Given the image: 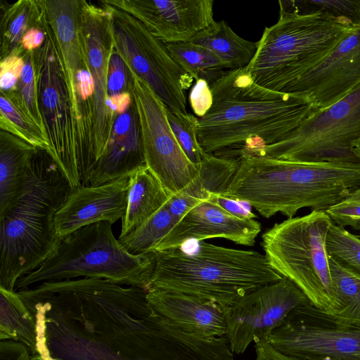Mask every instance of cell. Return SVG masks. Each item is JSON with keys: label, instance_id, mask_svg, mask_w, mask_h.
<instances>
[{"label": "cell", "instance_id": "17", "mask_svg": "<svg viewBox=\"0 0 360 360\" xmlns=\"http://www.w3.org/2000/svg\"><path fill=\"white\" fill-rule=\"evenodd\" d=\"M360 84V28L284 93L307 96L319 110L339 101Z\"/></svg>", "mask_w": 360, "mask_h": 360}, {"label": "cell", "instance_id": "2", "mask_svg": "<svg viewBox=\"0 0 360 360\" xmlns=\"http://www.w3.org/2000/svg\"><path fill=\"white\" fill-rule=\"evenodd\" d=\"M210 88L212 105L196 126L206 153L274 144L319 110L307 96L260 86L245 68L226 70Z\"/></svg>", "mask_w": 360, "mask_h": 360}, {"label": "cell", "instance_id": "12", "mask_svg": "<svg viewBox=\"0 0 360 360\" xmlns=\"http://www.w3.org/2000/svg\"><path fill=\"white\" fill-rule=\"evenodd\" d=\"M34 60L39 109L49 144L48 153L71 188L79 186L82 183L68 89L57 43L49 25L44 44L34 51Z\"/></svg>", "mask_w": 360, "mask_h": 360}, {"label": "cell", "instance_id": "24", "mask_svg": "<svg viewBox=\"0 0 360 360\" xmlns=\"http://www.w3.org/2000/svg\"><path fill=\"white\" fill-rule=\"evenodd\" d=\"M172 195L146 166L131 174L129 177L127 208L119 238L150 219L167 202Z\"/></svg>", "mask_w": 360, "mask_h": 360}, {"label": "cell", "instance_id": "30", "mask_svg": "<svg viewBox=\"0 0 360 360\" xmlns=\"http://www.w3.org/2000/svg\"><path fill=\"white\" fill-rule=\"evenodd\" d=\"M177 222L178 220L169 212L166 203L150 219L118 239L131 254L152 253Z\"/></svg>", "mask_w": 360, "mask_h": 360}, {"label": "cell", "instance_id": "18", "mask_svg": "<svg viewBox=\"0 0 360 360\" xmlns=\"http://www.w3.org/2000/svg\"><path fill=\"white\" fill-rule=\"evenodd\" d=\"M129 177L120 178L98 186L71 188L54 217L58 237L63 240L75 231L95 223L113 224L122 219L127 201Z\"/></svg>", "mask_w": 360, "mask_h": 360}, {"label": "cell", "instance_id": "32", "mask_svg": "<svg viewBox=\"0 0 360 360\" xmlns=\"http://www.w3.org/2000/svg\"><path fill=\"white\" fill-rule=\"evenodd\" d=\"M329 264L336 301L335 308L330 314L360 320V279L345 271L330 257Z\"/></svg>", "mask_w": 360, "mask_h": 360}, {"label": "cell", "instance_id": "28", "mask_svg": "<svg viewBox=\"0 0 360 360\" xmlns=\"http://www.w3.org/2000/svg\"><path fill=\"white\" fill-rule=\"evenodd\" d=\"M173 59L195 81L204 79L210 85L228 69L212 51L191 41L165 44Z\"/></svg>", "mask_w": 360, "mask_h": 360}, {"label": "cell", "instance_id": "21", "mask_svg": "<svg viewBox=\"0 0 360 360\" xmlns=\"http://www.w3.org/2000/svg\"><path fill=\"white\" fill-rule=\"evenodd\" d=\"M145 166L139 117L133 98L130 107L117 117L106 147L90 174L89 185L129 177Z\"/></svg>", "mask_w": 360, "mask_h": 360}, {"label": "cell", "instance_id": "6", "mask_svg": "<svg viewBox=\"0 0 360 360\" xmlns=\"http://www.w3.org/2000/svg\"><path fill=\"white\" fill-rule=\"evenodd\" d=\"M112 225L95 223L61 240L51 257L17 281L15 291L77 278L106 279L148 291L155 268L153 252L131 254L115 238Z\"/></svg>", "mask_w": 360, "mask_h": 360}, {"label": "cell", "instance_id": "34", "mask_svg": "<svg viewBox=\"0 0 360 360\" xmlns=\"http://www.w3.org/2000/svg\"><path fill=\"white\" fill-rule=\"evenodd\" d=\"M328 257L360 279V238L345 228L332 224L326 238Z\"/></svg>", "mask_w": 360, "mask_h": 360}, {"label": "cell", "instance_id": "42", "mask_svg": "<svg viewBox=\"0 0 360 360\" xmlns=\"http://www.w3.org/2000/svg\"><path fill=\"white\" fill-rule=\"evenodd\" d=\"M133 97L130 91L108 96L106 101L108 110L113 120L123 114L131 105Z\"/></svg>", "mask_w": 360, "mask_h": 360}, {"label": "cell", "instance_id": "41", "mask_svg": "<svg viewBox=\"0 0 360 360\" xmlns=\"http://www.w3.org/2000/svg\"><path fill=\"white\" fill-rule=\"evenodd\" d=\"M0 360H31V356L25 345L12 340H2Z\"/></svg>", "mask_w": 360, "mask_h": 360}, {"label": "cell", "instance_id": "26", "mask_svg": "<svg viewBox=\"0 0 360 360\" xmlns=\"http://www.w3.org/2000/svg\"><path fill=\"white\" fill-rule=\"evenodd\" d=\"M47 24L41 0H19L6 5L1 20V60L10 54H22L23 36L32 28Z\"/></svg>", "mask_w": 360, "mask_h": 360}, {"label": "cell", "instance_id": "39", "mask_svg": "<svg viewBox=\"0 0 360 360\" xmlns=\"http://www.w3.org/2000/svg\"><path fill=\"white\" fill-rule=\"evenodd\" d=\"M188 101L197 117L205 115L213 103L212 92L209 83L204 79L196 80L190 91Z\"/></svg>", "mask_w": 360, "mask_h": 360}, {"label": "cell", "instance_id": "37", "mask_svg": "<svg viewBox=\"0 0 360 360\" xmlns=\"http://www.w3.org/2000/svg\"><path fill=\"white\" fill-rule=\"evenodd\" d=\"M131 73L122 58L114 50L111 55L108 77V96L130 91Z\"/></svg>", "mask_w": 360, "mask_h": 360}, {"label": "cell", "instance_id": "9", "mask_svg": "<svg viewBox=\"0 0 360 360\" xmlns=\"http://www.w3.org/2000/svg\"><path fill=\"white\" fill-rule=\"evenodd\" d=\"M360 139V84L332 105L303 121L271 145L232 151L299 163H360L354 145Z\"/></svg>", "mask_w": 360, "mask_h": 360}, {"label": "cell", "instance_id": "10", "mask_svg": "<svg viewBox=\"0 0 360 360\" xmlns=\"http://www.w3.org/2000/svg\"><path fill=\"white\" fill-rule=\"evenodd\" d=\"M102 1L110 9L115 51L130 72L147 84L167 108L188 114L186 91L194 79L173 59L165 44L139 20Z\"/></svg>", "mask_w": 360, "mask_h": 360}, {"label": "cell", "instance_id": "27", "mask_svg": "<svg viewBox=\"0 0 360 360\" xmlns=\"http://www.w3.org/2000/svg\"><path fill=\"white\" fill-rule=\"evenodd\" d=\"M0 340H12L25 345L30 354L36 347L34 319L16 291L0 288Z\"/></svg>", "mask_w": 360, "mask_h": 360}, {"label": "cell", "instance_id": "33", "mask_svg": "<svg viewBox=\"0 0 360 360\" xmlns=\"http://www.w3.org/2000/svg\"><path fill=\"white\" fill-rule=\"evenodd\" d=\"M22 57L24 59V66L16 88L15 90L6 93L17 103L24 113L38 126L46 136L39 105L34 51L25 50L22 53Z\"/></svg>", "mask_w": 360, "mask_h": 360}, {"label": "cell", "instance_id": "29", "mask_svg": "<svg viewBox=\"0 0 360 360\" xmlns=\"http://www.w3.org/2000/svg\"><path fill=\"white\" fill-rule=\"evenodd\" d=\"M279 9L299 15H316L360 28V0L279 1Z\"/></svg>", "mask_w": 360, "mask_h": 360}, {"label": "cell", "instance_id": "25", "mask_svg": "<svg viewBox=\"0 0 360 360\" xmlns=\"http://www.w3.org/2000/svg\"><path fill=\"white\" fill-rule=\"evenodd\" d=\"M191 42L214 53L228 70L247 67L258 47V41H250L240 37L223 20L215 21L199 32Z\"/></svg>", "mask_w": 360, "mask_h": 360}, {"label": "cell", "instance_id": "44", "mask_svg": "<svg viewBox=\"0 0 360 360\" xmlns=\"http://www.w3.org/2000/svg\"><path fill=\"white\" fill-rule=\"evenodd\" d=\"M47 26L48 23L44 27L30 29L22 37V48L26 51H34L41 47L46 39Z\"/></svg>", "mask_w": 360, "mask_h": 360}, {"label": "cell", "instance_id": "22", "mask_svg": "<svg viewBox=\"0 0 360 360\" xmlns=\"http://www.w3.org/2000/svg\"><path fill=\"white\" fill-rule=\"evenodd\" d=\"M238 157L205 153L194 179L179 192L172 194L167 202L172 215L178 221L191 208L210 193L223 194L235 174Z\"/></svg>", "mask_w": 360, "mask_h": 360}, {"label": "cell", "instance_id": "11", "mask_svg": "<svg viewBox=\"0 0 360 360\" xmlns=\"http://www.w3.org/2000/svg\"><path fill=\"white\" fill-rule=\"evenodd\" d=\"M267 340L302 360H360V320L334 316L309 303L292 309Z\"/></svg>", "mask_w": 360, "mask_h": 360}, {"label": "cell", "instance_id": "46", "mask_svg": "<svg viewBox=\"0 0 360 360\" xmlns=\"http://www.w3.org/2000/svg\"><path fill=\"white\" fill-rule=\"evenodd\" d=\"M358 237L360 238V236H358Z\"/></svg>", "mask_w": 360, "mask_h": 360}, {"label": "cell", "instance_id": "19", "mask_svg": "<svg viewBox=\"0 0 360 360\" xmlns=\"http://www.w3.org/2000/svg\"><path fill=\"white\" fill-rule=\"evenodd\" d=\"M261 231L255 219H241L208 200L188 211L156 246L155 251L182 248L188 241L222 238L236 244L252 246Z\"/></svg>", "mask_w": 360, "mask_h": 360}, {"label": "cell", "instance_id": "3", "mask_svg": "<svg viewBox=\"0 0 360 360\" xmlns=\"http://www.w3.org/2000/svg\"><path fill=\"white\" fill-rule=\"evenodd\" d=\"M223 195L250 205L264 218L326 211L360 187V163H299L240 153Z\"/></svg>", "mask_w": 360, "mask_h": 360}, {"label": "cell", "instance_id": "31", "mask_svg": "<svg viewBox=\"0 0 360 360\" xmlns=\"http://www.w3.org/2000/svg\"><path fill=\"white\" fill-rule=\"evenodd\" d=\"M0 127L33 146L49 150L46 136L5 91L0 96Z\"/></svg>", "mask_w": 360, "mask_h": 360}, {"label": "cell", "instance_id": "4", "mask_svg": "<svg viewBox=\"0 0 360 360\" xmlns=\"http://www.w3.org/2000/svg\"><path fill=\"white\" fill-rule=\"evenodd\" d=\"M71 189L47 150L38 148L24 193L0 219V288L15 291L17 281L58 249L54 217Z\"/></svg>", "mask_w": 360, "mask_h": 360}, {"label": "cell", "instance_id": "1", "mask_svg": "<svg viewBox=\"0 0 360 360\" xmlns=\"http://www.w3.org/2000/svg\"><path fill=\"white\" fill-rule=\"evenodd\" d=\"M16 292L35 322L31 360L157 359L164 320L143 288L80 278Z\"/></svg>", "mask_w": 360, "mask_h": 360}, {"label": "cell", "instance_id": "36", "mask_svg": "<svg viewBox=\"0 0 360 360\" xmlns=\"http://www.w3.org/2000/svg\"><path fill=\"white\" fill-rule=\"evenodd\" d=\"M325 212L335 225L360 231V187Z\"/></svg>", "mask_w": 360, "mask_h": 360}, {"label": "cell", "instance_id": "13", "mask_svg": "<svg viewBox=\"0 0 360 360\" xmlns=\"http://www.w3.org/2000/svg\"><path fill=\"white\" fill-rule=\"evenodd\" d=\"M130 73V92L139 117L146 165L170 193L175 194L194 179L198 168L176 141L165 104L147 84Z\"/></svg>", "mask_w": 360, "mask_h": 360}, {"label": "cell", "instance_id": "23", "mask_svg": "<svg viewBox=\"0 0 360 360\" xmlns=\"http://www.w3.org/2000/svg\"><path fill=\"white\" fill-rule=\"evenodd\" d=\"M37 148L1 129L0 219L17 202L27 187Z\"/></svg>", "mask_w": 360, "mask_h": 360}, {"label": "cell", "instance_id": "14", "mask_svg": "<svg viewBox=\"0 0 360 360\" xmlns=\"http://www.w3.org/2000/svg\"><path fill=\"white\" fill-rule=\"evenodd\" d=\"M311 303L291 280H281L255 290L228 307L226 338L233 354L243 353L257 340H268L295 308Z\"/></svg>", "mask_w": 360, "mask_h": 360}, {"label": "cell", "instance_id": "8", "mask_svg": "<svg viewBox=\"0 0 360 360\" xmlns=\"http://www.w3.org/2000/svg\"><path fill=\"white\" fill-rule=\"evenodd\" d=\"M333 224L324 211L274 224L262 236V246L271 265L291 280L316 308L331 314L336 301L326 238Z\"/></svg>", "mask_w": 360, "mask_h": 360}, {"label": "cell", "instance_id": "20", "mask_svg": "<svg viewBox=\"0 0 360 360\" xmlns=\"http://www.w3.org/2000/svg\"><path fill=\"white\" fill-rule=\"evenodd\" d=\"M147 300L156 314L186 333L204 338L226 335L228 307L162 290H148Z\"/></svg>", "mask_w": 360, "mask_h": 360}, {"label": "cell", "instance_id": "15", "mask_svg": "<svg viewBox=\"0 0 360 360\" xmlns=\"http://www.w3.org/2000/svg\"><path fill=\"white\" fill-rule=\"evenodd\" d=\"M80 0V35L94 82V155L98 162L111 136L115 120L106 101L109 63L114 43L110 30V12L102 1Z\"/></svg>", "mask_w": 360, "mask_h": 360}, {"label": "cell", "instance_id": "5", "mask_svg": "<svg viewBox=\"0 0 360 360\" xmlns=\"http://www.w3.org/2000/svg\"><path fill=\"white\" fill-rule=\"evenodd\" d=\"M149 290L176 292L230 307L248 293L283 276L265 255L198 241L193 251L153 252Z\"/></svg>", "mask_w": 360, "mask_h": 360}, {"label": "cell", "instance_id": "40", "mask_svg": "<svg viewBox=\"0 0 360 360\" xmlns=\"http://www.w3.org/2000/svg\"><path fill=\"white\" fill-rule=\"evenodd\" d=\"M207 200L217 205L230 214L241 219H255L256 215L239 201L219 193H210Z\"/></svg>", "mask_w": 360, "mask_h": 360}, {"label": "cell", "instance_id": "16", "mask_svg": "<svg viewBox=\"0 0 360 360\" xmlns=\"http://www.w3.org/2000/svg\"><path fill=\"white\" fill-rule=\"evenodd\" d=\"M139 20L165 44L191 41L212 25V0H105Z\"/></svg>", "mask_w": 360, "mask_h": 360}, {"label": "cell", "instance_id": "45", "mask_svg": "<svg viewBox=\"0 0 360 360\" xmlns=\"http://www.w3.org/2000/svg\"><path fill=\"white\" fill-rule=\"evenodd\" d=\"M354 152L357 157L360 159V139H359L354 145Z\"/></svg>", "mask_w": 360, "mask_h": 360}, {"label": "cell", "instance_id": "35", "mask_svg": "<svg viewBox=\"0 0 360 360\" xmlns=\"http://www.w3.org/2000/svg\"><path fill=\"white\" fill-rule=\"evenodd\" d=\"M167 117L173 134L188 160L198 169L205 155L197 135L198 117L193 114L174 112L166 108Z\"/></svg>", "mask_w": 360, "mask_h": 360}, {"label": "cell", "instance_id": "43", "mask_svg": "<svg viewBox=\"0 0 360 360\" xmlns=\"http://www.w3.org/2000/svg\"><path fill=\"white\" fill-rule=\"evenodd\" d=\"M256 358L255 360H302L284 354L273 347L267 340L255 342Z\"/></svg>", "mask_w": 360, "mask_h": 360}, {"label": "cell", "instance_id": "7", "mask_svg": "<svg viewBox=\"0 0 360 360\" xmlns=\"http://www.w3.org/2000/svg\"><path fill=\"white\" fill-rule=\"evenodd\" d=\"M356 29L320 15H299L279 9L278 21L265 27L256 53L245 68L257 84L284 93Z\"/></svg>", "mask_w": 360, "mask_h": 360}, {"label": "cell", "instance_id": "38", "mask_svg": "<svg viewBox=\"0 0 360 360\" xmlns=\"http://www.w3.org/2000/svg\"><path fill=\"white\" fill-rule=\"evenodd\" d=\"M24 66L22 54L12 53L0 61V88L3 91L15 89Z\"/></svg>", "mask_w": 360, "mask_h": 360}]
</instances>
